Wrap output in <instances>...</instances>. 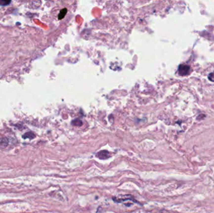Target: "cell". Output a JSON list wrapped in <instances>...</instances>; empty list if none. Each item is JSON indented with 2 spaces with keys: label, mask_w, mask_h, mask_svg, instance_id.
<instances>
[{
  "label": "cell",
  "mask_w": 214,
  "mask_h": 213,
  "mask_svg": "<svg viewBox=\"0 0 214 213\" xmlns=\"http://www.w3.org/2000/svg\"><path fill=\"white\" fill-rule=\"evenodd\" d=\"M190 67L187 65L180 64L178 67V73L181 76H186L189 73Z\"/></svg>",
  "instance_id": "6da1fadb"
},
{
  "label": "cell",
  "mask_w": 214,
  "mask_h": 213,
  "mask_svg": "<svg viewBox=\"0 0 214 213\" xmlns=\"http://www.w3.org/2000/svg\"><path fill=\"white\" fill-rule=\"evenodd\" d=\"M96 157H98L100 159H107L109 158L110 157V154L108 151L107 150H102L100 151L96 154Z\"/></svg>",
  "instance_id": "7a4b0ae2"
},
{
  "label": "cell",
  "mask_w": 214,
  "mask_h": 213,
  "mask_svg": "<svg viewBox=\"0 0 214 213\" xmlns=\"http://www.w3.org/2000/svg\"><path fill=\"white\" fill-rule=\"evenodd\" d=\"M71 124L75 126H81L83 124V122L79 119H76L71 122Z\"/></svg>",
  "instance_id": "3957f363"
},
{
  "label": "cell",
  "mask_w": 214,
  "mask_h": 213,
  "mask_svg": "<svg viewBox=\"0 0 214 213\" xmlns=\"http://www.w3.org/2000/svg\"><path fill=\"white\" fill-rule=\"evenodd\" d=\"M67 9L66 8H64V9H62L60 11V12L59 15H58V19H63V18L65 16L66 14L67 13Z\"/></svg>",
  "instance_id": "277c9868"
},
{
  "label": "cell",
  "mask_w": 214,
  "mask_h": 213,
  "mask_svg": "<svg viewBox=\"0 0 214 213\" xmlns=\"http://www.w3.org/2000/svg\"><path fill=\"white\" fill-rule=\"evenodd\" d=\"M10 3L9 1H0V5H7Z\"/></svg>",
  "instance_id": "5b68a950"
},
{
  "label": "cell",
  "mask_w": 214,
  "mask_h": 213,
  "mask_svg": "<svg viewBox=\"0 0 214 213\" xmlns=\"http://www.w3.org/2000/svg\"><path fill=\"white\" fill-rule=\"evenodd\" d=\"M209 79L212 81H214V73L210 74L209 75Z\"/></svg>",
  "instance_id": "8992f818"
}]
</instances>
